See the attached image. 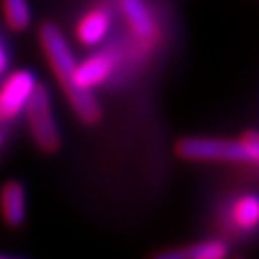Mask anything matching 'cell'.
<instances>
[{
  "instance_id": "obj_3",
  "label": "cell",
  "mask_w": 259,
  "mask_h": 259,
  "mask_svg": "<svg viewBox=\"0 0 259 259\" xmlns=\"http://www.w3.org/2000/svg\"><path fill=\"white\" fill-rule=\"evenodd\" d=\"M23 111L27 115V127L35 146L45 154L58 152L60 144H62L60 129H58L54 110H52L50 93L42 84H37V89L33 91Z\"/></svg>"
},
{
  "instance_id": "obj_13",
  "label": "cell",
  "mask_w": 259,
  "mask_h": 259,
  "mask_svg": "<svg viewBox=\"0 0 259 259\" xmlns=\"http://www.w3.org/2000/svg\"><path fill=\"white\" fill-rule=\"evenodd\" d=\"M6 257H12V255H10V253H2V251H0V259H6Z\"/></svg>"
},
{
  "instance_id": "obj_14",
  "label": "cell",
  "mask_w": 259,
  "mask_h": 259,
  "mask_svg": "<svg viewBox=\"0 0 259 259\" xmlns=\"http://www.w3.org/2000/svg\"><path fill=\"white\" fill-rule=\"evenodd\" d=\"M0 146H2V135H0Z\"/></svg>"
},
{
  "instance_id": "obj_10",
  "label": "cell",
  "mask_w": 259,
  "mask_h": 259,
  "mask_svg": "<svg viewBox=\"0 0 259 259\" xmlns=\"http://www.w3.org/2000/svg\"><path fill=\"white\" fill-rule=\"evenodd\" d=\"M231 223L234 229L242 232H250L257 227L259 221V200L255 194H244L234 200L231 205Z\"/></svg>"
},
{
  "instance_id": "obj_12",
  "label": "cell",
  "mask_w": 259,
  "mask_h": 259,
  "mask_svg": "<svg viewBox=\"0 0 259 259\" xmlns=\"http://www.w3.org/2000/svg\"><path fill=\"white\" fill-rule=\"evenodd\" d=\"M10 67V54H8V48L4 45V40L0 37V77L8 71Z\"/></svg>"
},
{
  "instance_id": "obj_2",
  "label": "cell",
  "mask_w": 259,
  "mask_h": 259,
  "mask_svg": "<svg viewBox=\"0 0 259 259\" xmlns=\"http://www.w3.org/2000/svg\"><path fill=\"white\" fill-rule=\"evenodd\" d=\"M175 154L186 161L257 163L259 137L255 131H246L238 140L188 137L177 142Z\"/></svg>"
},
{
  "instance_id": "obj_5",
  "label": "cell",
  "mask_w": 259,
  "mask_h": 259,
  "mask_svg": "<svg viewBox=\"0 0 259 259\" xmlns=\"http://www.w3.org/2000/svg\"><path fill=\"white\" fill-rule=\"evenodd\" d=\"M117 64H119V56L115 50L111 48L98 50L89 58H84L81 64L75 65V81L83 91H94L113 75Z\"/></svg>"
},
{
  "instance_id": "obj_6",
  "label": "cell",
  "mask_w": 259,
  "mask_h": 259,
  "mask_svg": "<svg viewBox=\"0 0 259 259\" xmlns=\"http://www.w3.org/2000/svg\"><path fill=\"white\" fill-rule=\"evenodd\" d=\"M111 12L106 6H94L87 10L77 21L75 37L87 48L100 47L111 31Z\"/></svg>"
},
{
  "instance_id": "obj_7",
  "label": "cell",
  "mask_w": 259,
  "mask_h": 259,
  "mask_svg": "<svg viewBox=\"0 0 259 259\" xmlns=\"http://www.w3.org/2000/svg\"><path fill=\"white\" fill-rule=\"evenodd\" d=\"M0 217L12 229H18L27 217V192L19 181H6L0 188Z\"/></svg>"
},
{
  "instance_id": "obj_9",
  "label": "cell",
  "mask_w": 259,
  "mask_h": 259,
  "mask_svg": "<svg viewBox=\"0 0 259 259\" xmlns=\"http://www.w3.org/2000/svg\"><path fill=\"white\" fill-rule=\"evenodd\" d=\"M117 4L137 37L146 38L154 33V18L144 0H117Z\"/></svg>"
},
{
  "instance_id": "obj_1",
  "label": "cell",
  "mask_w": 259,
  "mask_h": 259,
  "mask_svg": "<svg viewBox=\"0 0 259 259\" xmlns=\"http://www.w3.org/2000/svg\"><path fill=\"white\" fill-rule=\"evenodd\" d=\"M38 42L47 56L48 65L62 87L69 108L84 125H96L102 117V108L93 91H83L75 81V56L69 40L54 23H45L38 31Z\"/></svg>"
},
{
  "instance_id": "obj_11",
  "label": "cell",
  "mask_w": 259,
  "mask_h": 259,
  "mask_svg": "<svg viewBox=\"0 0 259 259\" xmlns=\"http://www.w3.org/2000/svg\"><path fill=\"white\" fill-rule=\"evenodd\" d=\"M2 18L12 31H25L31 25V6L27 0H2Z\"/></svg>"
},
{
  "instance_id": "obj_8",
  "label": "cell",
  "mask_w": 259,
  "mask_h": 259,
  "mask_svg": "<svg viewBox=\"0 0 259 259\" xmlns=\"http://www.w3.org/2000/svg\"><path fill=\"white\" fill-rule=\"evenodd\" d=\"M229 253V246L227 242L219 240V238H209V240H202L190 244L186 248H179V250H167L159 253V257L165 259H223Z\"/></svg>"
},
{
  "instance_id": "obj_4",
  "label": "cell",
  "mask_w": 259,
  "mask_h": 259,
  "mask_svg": "<svg viewBox=\"0 0 259 259\" xmlns=\"http://www.w3.org/2000/svg\"><path fill=\"white\" fill-rule=\"evenodd\" d=\"M37 84V77L29 69H16L4 77L0 83V123H8L23 113Z\"/></svg>"
}]
</instances>
